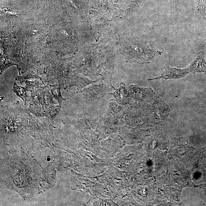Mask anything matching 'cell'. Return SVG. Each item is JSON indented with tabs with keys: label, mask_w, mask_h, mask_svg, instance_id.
I'll list each match as a JSON object with an SVG mask.
<instances>
[{
	"label": "cell",
	"mask_w": 206,
	"mask_h": 206,
	"mask_svg": "<svg viewBox=\"0 0 206 206\" xmlns=\"http://www.w3.org/2000/svg\"><path fill=\"white\" fill-rule=\"evenodd\" d=\"M94 83L89 84L81 92L84 98L89 101L99 100L105 95L111 93L113 89L115 90V89L105 82H101L98 84Z\"/></svg>",
	"instance_id": "cell-1"
},
{
	"label": "cell",
	"mask_w": 206,
	"mask_h": 206,
	"mask_svg": "<svg viewBox=\"0 0 206 206\" xmlns=\"http://www.w3.org/2000/svg\"><path fill=\"white\" fill-rule=\"evenodd\" d=\"M119 119L106 113L100 118L99 122V128L100 133L107 134L115 132L121 124Z\"/></svg>",
	"instance_id": "cell-2"
},
{
	"label": "cell",
	"mask_w": 206,
	"mask_h": 206,
	"mask_svg": "<svg viewBox=\"0 0 206 206\" xmlns=\"http://www.w3.org/2000/svg\"><path fill=\"white\" fill-rule=\"evenodd\" d=\"M188 73L189 72L186 68L183 69H178L167 65L165 67L163 72L160 76L154 78L148 79V80H177L185 77Z\"/></svg>",
	"instance_id": "cell-3"
},
{
	"label": "cell",
	"mask_w": 206,
	"mask_h": 206,
	"mask_svg": "<svg viewBox=\"0 0 206 206\" xmlns=\"http://www.w3.org/2000/svg\"><path fill=\"white\" fill-rule=\"evenodd\" d=\"M128 93L130 97L133 98L138 102H149L152 95L151 91L149 89L135 85L129 86Z\"/></svg>",
	"instance_id": "cell-4"
},
{
	"label": "cell",
	"mask_w": 206,
	"mask_h": 206,
	"mask_svg": "<svg viewBox=\"0 0 206 206\" xmlns=\"http://www.w3.org/2000/svg\"><path fill=\"white\" fill-rule=\"evenodd\" d=\"M186 69L189 73H203L206 75V61L204 53L202 51L199 52L194 60Z\"/></svg>",
	"instance_id": "cell-5"
},
{
	"label": "cell",
	"mask_w": 206,
	"mask_h": 206,
	"mask_svg": "<svg viewBox=\"0 0 206 206\" xmlns=\"http://www.w3.org/2000/svg\"><path fill=\"white\" fill-rule=\"evenodd\" d=\"M113 93H109L115 97L116 101L122 105H126L129 104V96L128 91L126 88V85L123 82H121L119 88L115 89Z\"/></svg>",
	"instance_id": "cell-6"
},
{
	"label": "cell",
	"mask_w": 206,
	"mask_h": 206,
	"mask_svg": "<svg viewBox=\"0 0 206 206\" xmlns=\"http://www.w3.org/2000/svg\"><path fill=\"white\" fill-rule=\"evenodd\" d=\"M107 112L112 114L115 118L119 119L125 116V112H124L122 105L118 104L116 100L113 99H112L109 102Z\"/></svg>",
	"instance_id": "cell-7"
}]
</instances>
